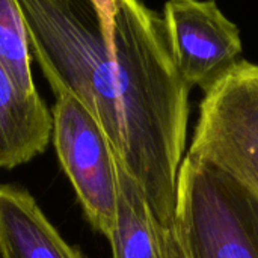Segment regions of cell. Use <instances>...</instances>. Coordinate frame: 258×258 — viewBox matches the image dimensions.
I'll return each instance as SVG.
<instances>
[{
	"instance_id": "1",
	"label": "cell",
	"mask_w": 258,
	"mask_h": 258,
	"mask_svg": "<svg viewBox=\"0 0 258 258\" xmlns=\"http://www.w3.org/2000/svg\"><path fill=\"white\" fill-rule=\"evenodd\" d=\"M115 159L142 189L163 230L175 221L177 181L186 150L189 85L180 76L165 21L141 0H116Z\"/></svg>"
},
{
	"instance_id": "2",
	"label": "cell",
	"mask_w": 258,
	"mask_h": 258,
	"mask_svg": "<svg viewBox=\"0 0 258 258\" xmlns=\"http://www.w3.org/2000/svg\"><path fill=\"white\" fill-rule=\"evenodd\" d=\"M172 228L187 258H258V198L215 163L187 153Z\"/></svg>"
},
{
	"instance_id": "3",
	"label": "cell",
	"mask_w": 258,
	"mask_h": 258,
	"mask_svg": "<svg viewBox=\"0 0 258 258\" xmlns=\"http://www.w3.org/2000/svg\"><path fill=\"white\" fill-rule=\"evenodd\" d=\"M189 153L215 163L258 198V65L242 59L206 92Z\"/></svg>"
},
{
	"instance_id": "4",
	"label": "cell",
	"mask_w": 258,
	"mask_h": 258,
	"mask_svg": "<svg viewBox=\"0 0 258 258\" xmlns=\"http://www.w3.org/2000/svg\"><path fill=\"white\" fill-rule=\"evenodd\" d=\"M51 141L88 224L106 239L115 227L118 178L112 147L89 110L70 92L54 94Z\"/></svg>"
},
{
	"instance_id": "5",
	"label": "cell",
	"mask_w": 258,
	"mask_h": 258,
	"mask_svg": "<svg viewBox=\"0 0 258 258\" xmlns=\"http://www.w3.org/2000/svg\"><path fill=\"white\" fill-rule=\"evenodd\" d=\"M162 18L175 67L189 88L210 91L242 60L239 29L215 0H168Z\"/></svg>"
},
{
	"instance_id": "6",
	"label": "cell",
	"mask_w": 258,
	"mask_h": 258,
	"mask_svg": "<svg viewBox=\"0 0 258 258\" xmlns=\"http://www.w3.org/2000/svg\"><path fill=\"white\" fill-rule=\"evenodd\" d=\"M0 258H86L70 245L27 189L0 184Z\"/></svg>"
},
{
	"instance_id": "7",
	"label": "cell",
	"mask_w": 258,
	"mask_h": 258,
	"mask_svg": "<svg viewBox=\"0 0 258 258\" xmlns=\"http://www.w3.org/2000/svg\"><path fill=\"white\" fill-rule=\"evenodd\" d=\"M53 118L38 92H24L0 63V169L42 154L51 141Z\"/></svg>"
},
{
	"instance_id": "8",
	"label": "cell",
	"mask_w": 258,
	"mask_h": 258,
	"mask_svg": "<svg viewBox=\"0 0 258 258\" xmlns=\"http://www.w3.org/2000/svg\"><path fill=\"white\" fill-rule=\"evenodd\" d=\"M118 201L115 227L107 239L112 258H168L166 230L156 219L135 178L115 159Z\"/></svg>"
},
{
	"instance_id": "9",
	"label": "cell",
	"mask_w": 258,
	"mask_h": 258,
	"mask_svg": "<svg viewBox=\"0 0 258 258\" xmlns=\"http://www.w3.org/2000/svg\"><path fill=\"white\" fill-rule=\"evenodd\" d=\"M30 41L18 0H0V63L29 94L38 92L32 76Z\"/></svg>"
},
{
	"instance_id": "10",
	"label": "cell",
	"mask_w": 258,
	"mask_h": 258,
	"mask_svg": "<svg viewBox=\"0 0 258 258\" xmlns=\"http://www.w3.org/2000/svg\"><path fill=\"white\" fill-rule=\"evenodd\" d=\"M116 0H92L101 21V30L106 41L113 47V17Z\"/></svg>"
},
{
	"instance_id": "11",
	"label": "cell",
	"mask_w": 258,
	"mask_h": 258,
	"mask_svg": "<svg viewBox=\"0 0 258 258\" xmlns=\"http://www.w3.org/2000/svg\"><path fill=\"white\" fill-rule=\"evenodd\" d=\"M166 257L168 258H187V254L183 249L180 239L177 237L174 228L166 230Z\"/></svg>"
}]
</instances>
